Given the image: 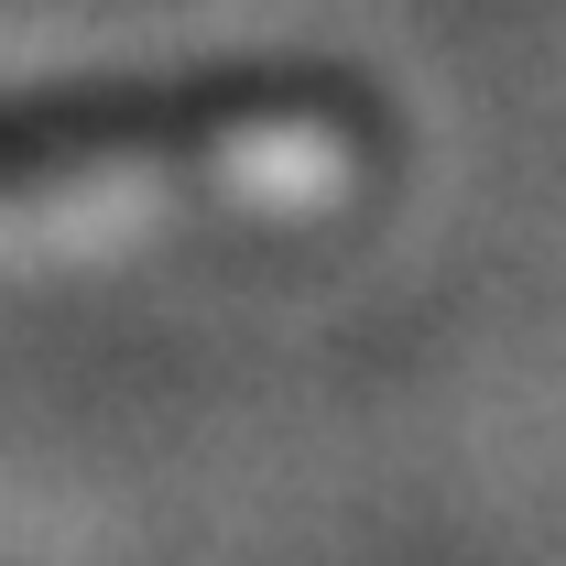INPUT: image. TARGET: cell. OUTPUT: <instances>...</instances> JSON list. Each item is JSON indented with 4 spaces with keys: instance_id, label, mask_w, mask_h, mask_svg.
Segmentation results:
<instances>
[{
    "instance_id": "1",
    "label": "cell",
    "mask_w": 566,
    "mask_h": 566,
    "mask_svg": "<svg viewBox=\"0 0 566 566\" xmlns=\"http://www.w3.org/2000/svg\"><path fill=\"white\" fill-rule=\"evenodd\" d=\"M349 98L316 76H186V87H76V98H0V186L164 164L175 142L327 132Z\"/></svg>"
}]
</instances>
